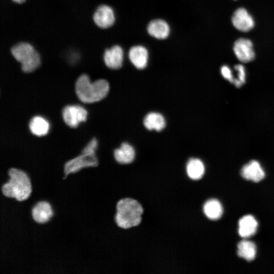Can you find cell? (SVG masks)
Wrapping results in <instances>:
<instances>
[{
  "label": "cell",
  "instance_id": "6da1fadb",
  "mask_svg": "<svg viewBox=\"0 0 274 274\" xmlns=\"http://www.w3.org/2000/svg\"><path fill=\"white\" fill-rule=\"evenodd\" d=\"M8 175V181L2 186L3 195L19 201L27 199L32 191L31 183L27 174L19 169L11 168Z\"/></svg>",
  "mask_w": 274,
  "mask_h": 274
},
{
  "label": "cell",
  "instance_id": "7a4b0ae2",
  "mask_svg": "<svg viewBox=\"0 0 274 274\" xmlns=\"http://www.w3.org/2000/svg\"><path fill=\"white\" fill-rule=\"evenodd\" d=\"M109 83L104 79L91 82L86 74L80 75L75 84V91L79 99L85 103H93L105 98L109 91Z\"/></svg>",
  "mask_w": 274,
  "mask_h": 274
},
{
  "label": "cell",
  "instance_id": "3957f363",
  "mask_svg": "<svg viewBox=\"0 0 274 274\" xmlns=\"http://www.w3.org/2000/svg\"><path fill=\"white\" fill-rule=\"evenodd\" d=\"M115 220L117 225L128 229L141 222L143 209L136 200L130 198L120 199L117 203Z\"/></svg>",
  "mask_w": 274,
  "mask_h": 274
},
{
  "label": "cell",
  "instance_id": "277c9868",
  "mask_svg": "<svg viewBox=\"0 0 274 274\" xmlns=\"http://www.w3.org/2000/svg\"><path fill=\"white\" fill-rule=\"evenodd\" d=\"M10 51L14 58L21 63V70L24 73L34 71L41 64L40 55L28 43H19L13 46Z\"/></svg>",
  "mask_w": 274,
  "mask_h": 274
},
{
  "label": "cell",
  "instance_id": "5b68a950",
  "mask_svg": "<svg viewBox=\"0 0 274 274\" xmlns=\"http://www.w3.org/2000/svg\"><path fill=\"white\" fill-rule=\"evenodd\" d=\"M95 153H84L67 161L64 165V176L78 172L82 168L98 165Z\"/></svg>",
  "mask_w": 274,
  "mask_h": 274
},
{
  "label": "cell",
  "instance_id": "8992f818",
  "mask_svg": "<svg viewBox=\"0 0 274 274\" xmlns=\"http://www.w3.org/2000/svg\"><path fill=\"white\" fill-rule=\"evenodd\" d=\"M62 115L64 122L68 126L75 128L86 120L87 112L82 107L70 105L63 108Z\"/></svg>",
  "mask_w": 274,
  "mask_h": 274
},
{
  "label": "cell",
  "instance_id": "52a82bcc",
  "mask_svg": "<svg viewBox=\"0 0 274 274\" xmlns=\"http://www.w3.org/2000/svg\"><path fill=\"white\" fill-rule=\"evenodd\" d=\"M234 53L238 60L243 63L252 61L255 56L252 42L246 38H239L234 43Z\"/></svg>",
  "mask_w": 274,
  "mask_h": 274
},
{
  "label": "cell",
  "instance_id": "ba28073f",
  "mask_svg": "<svg viewBox=\"0 0 274 274\" xmlns=\"http://www.w3.org/2000/svg\"><path fill=\"white\" fill-rule=\"evenodd\" d=\"M231 22L235 28L242 32L249 31L255 26L253 17L244 8H239L234 12Z\"/></svg>",
  "mask_w": 274,
  "mask_h": 274
},
{
  "label": "cell",
  "instance_id": "9c48e42d",
  "mask_svg": "<svg viewBox=\"0 0 274 274\" xmlns=\"http://www.w3.org/2000/svg\"><path fill=\"white\" fill-rule=\"evenodd\" d=\"M93 19L95 24L101 28L110 27L115 22L113 10L107 5H100L94 12Z\"/></svg>",
  "mask_w": 274,
  "mask_h": 274
},
{
  "label": "cell",
  "instance_id": "30bf717a",
  "mask_svg": "<svg viewBox=\"0 0 274 274\" xmlns=\"http://www.w3.org/2000/svg\"><path fill=\"white\" fill-rule=\"evenodd\" d=\"M31 214L32 219L39 224L48 222L53 215L50 203L45 200L37 202L32 208Z\"/></svg>",
  "mask_w": 274,
  "mask_h": 274
},
{
  "label": "cell",
  "instance_id": "8fae6325",
  "mask_svg": "<svg viewBox=\"0 0 274 274\" xmlns=\"http://www.w3.org/2000/svg\"><path fill=\"white\" fill-rule=\"evenodd\" d=\"M242 176L247 180L258 182L265 177V173L260 164L256 160H251L242 168Z\"/></svg>",
  "mask_w": 274,
  "mask_h": 274
},
{
  "label": "cell",
  "instance_id": "7c38bea8",
  "mask_svg": "<svg viewBox=\"0 0 274 274\" xmlns=\"http://www.w3.org/2000/svg\"><path fill=\"white\" fill-rule=\"evenodd\" d=\"M123 59V50L119 46H114L105 51L104 60L106 66L110 68H120L122 64Z\"/></svg>",
  "mask_w": 274,
  "mask_h": 274
},
{
  "label": "cell",
  "instance_id": "4fadbf2b",
  "mask_svg": "<svg viewBox=\"0 0 274 274\" xmlns=\"http://www.w3.org/2000/svg\"><path fill=\"white\" fill-rule=\"evenodd\" d=\"M129 58L132 63L138 69H143L147 64L148 53L142 46L131 47L129 51Z\"/></svg>",
  "mask_w": 274,
  "mask_h": 274
},
{
  "label": "cell",
  "instance_id": "5bb4252c",
  "mask_svg": "<svg viewBox=\"0 0 274 274\" xmlns=\"http://www.w3.org/2000/svg\"><path fill=\"white\" fill-rule=\"evenodd\" d=\"M257 227V221L253 216H245L239 220L238 234L242 237H249L256 233Z\"/></svg>",
  "mask_w": 274,
  "mask_h": 274
},
{
  "label": "cell",
  "instance_id": "9a60e30c",
  "mask_svg": "<svg viewBox=\"0 0 274 274\" xmlns=\"http://www.w3.org/2000/svg\"><path fill=\"white\" fill-rule=\"evenodd\" d=\"M147 30L150 35L158 39H166L169 33L168 24L161 19H155L151 21Z\"/></svg>",
  "mask_w": 274,
  "mask_h": 274
},
{
  "label": "cell",
  "instance_id": "2e32d148",
  "mask_svg": "<svg viewBox=\"0 0 274 274\" xmlns=\"http://www.w3.org/2000/svg\"><path fill=\"white\" fill-rule=\"evenodd\" d=\"M135 151L133 147L127 143H123L114 151L116 160L121 164H128L133 161Z\"/></svg>",
  "mask_w": 274,
  "mask_h": 274
},
{
  "label": "cell",
  "instance_id": "e0dca14e",
  "mask_svg": "<svg viewBox=\"0 0 274 274\" xmlns=\"http://www.w3.org/2000/svg\"><path fill=\"white\" fill-rule=\"evenodd\" d=\"M144 124L148 130H162L165 126L163 116L158 113L151 112L147 114L144 120Z\"/></svg>",
  "mask_w": 274,
  "mask_h": 274
},
{
  "label": "cell",
  "instance_id": "ac0fdd59",
  "mask_svg": "<svg viewBox=\"0 0 274 274\" xmlns=\"http://www.w3.org/2000/svg\"><path fill=\"white\" fill-rule=\"evenodd\" d=\"M29 128L35 135L41 136L46 135L49 129V122L41 116H35L30 121Z\"/></svg>",
  "mask_w": 274,
  "mask_h": 274
},
{
  "label": "cell",
  "instance_id": "d6986e66",
  "mask_svg": "<svg viewBox=\"0 0 274 274\" xmlns=\"http://www.w3.org/2000/svg\"><path fill=\"white\" fill-rule=\"evenodd\" d=\"M186 171L188 176L192 180L201 179L204 173V166L199 159L191 158L187 162Z\"/></svg>",
  "mask_w": 274,
  "mask_h": 274
},
{
  "label": "cell",
  "instance_id": "ffe728a7",
  "mask_svg": "<svg viewBox=\"0 0 274 274\" xmlns=\"http://www.w3.org/2000/svg\"><path fill=\"white\" fill-rule=\"evenodd\" d=\"M256 254V247L254 243L243 240L237 245V255L247 261L254 260Z\"/></svg>",
  "mask_w": 274,
  "mask_h": 274
},
{
  "label": "cell",
  "instance_id": "44dd1931",
  "mask_svg": "<svg viewBox=\"0 0 274 274\" xmlns=\"http://www.w3.org/2000/svg\"><path fill=\"white\" fill-rule=\"evenodd\" d=\"M203 212L206 216L211 220L219 219L223 213L221 203L217 199H212L206 202L203 206Z\"/></svg>",
  "mask_w": 274,
  "mask_h": 274
},
{
  "label": "cell",
  "instance_id": "7402d4cb",
  "mask_svg": "<svg viewBox=\"0 0 274 274\" xmlns=\"http://www.w3.org/2000/svg\"><path fill=\"white\" fill-rule=\"evenodd\" d=\"M234 69L236 72V75L233 84L236 87H240L246 81V70L244 66L241 64L234 65Z\"/></svg>",
  "mask_w": 274,
  "mask_h": 274
},
{
  "label": "cell",
  "instance_id": "603a6c76",
  "mask_svg": "<svg viewBox=\"0 0 274 274\" xmlns=\"http://www.w3.org/2000/svg\"><path fill=\"white\" fill-rule=\"evenodd\" d=\"M221 74L223 77L232 83L233 81V74L231 68L227 65H223L221 68Z\"/></svg>",
  "mask_w": 274,
  "mask_h": 274
},
{
  "label": "cell",
  "instance_id": "cb8c5ba5",
  "mask_svg": "<svg viewBox=\"0 0 274 274\" xmlns=\"http://www.w3.org/2000/svg\"><path fill=\"white\" fill-rule=\"evenodd\" d=\"M97 148V141L95 138H93L84 148L82 152L95 153Z\"/></svg>",
  "mask_w": 274,
  "mask_h": 274
},
{
  "label": "cell",
  "instance_id": "d4e9b609",
  "mask_svg": "<svg viewBox=\"0 0 274 274\" xmlns=\"http://www.w3.org/2000/svg\"><path fill=\"white\" fill-rule=\"evenodd\" d=\"M14 2L17 3V4H22L24 3L25 0H12Z\"/></svg>",
  "mask_w": 274,
  "mask_h": 274
}]
</instances>
